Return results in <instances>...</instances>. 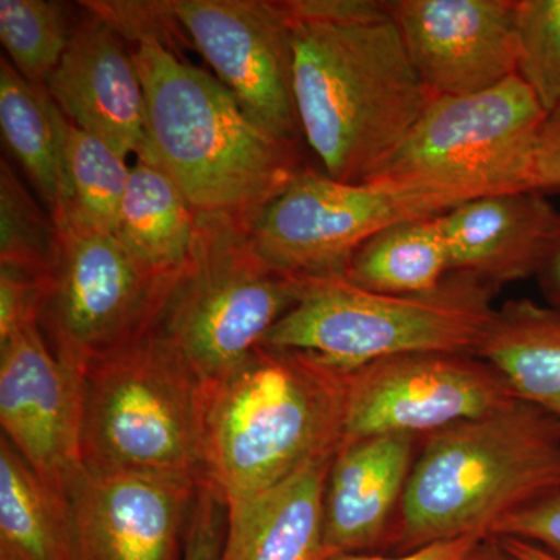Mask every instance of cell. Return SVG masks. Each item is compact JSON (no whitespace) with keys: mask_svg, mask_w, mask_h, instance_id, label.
Segmentation results:
<instances>
[{"mask_svg":"<svg viewBox=\"0 0 560 560\" xmlns=\"http://www.w3.org/2000/svg\"><path fill=\"white\" fill-rule=\"evenodd\" d=\"M412 434L342 442L326 490V547L330 558L361 555L389 539L415 466Z\"/></svg>","mask_w":560,"mask_h":560,"instance_id":"obj_18","label":"cell"},{"mask_svg":"<svg viewBox=\"0 0 560 560\" xmlns=\"http://www.w3.org/2000/svg\"><path fill=\"white\" fill-rule=\"evenodd\" d=\"M517 75L551 113L560 105V0H517Z\"/></svg>","mask_w":560,"mask_h":560,"instance_id":"obj_28","label":"cell"},{"mask_svg":"<svg viewBox=\"0 0 560 560\" xmlns=\"http://www.w3.org/2000/svg\"><path fill=\"white\" fill-rule=\"evenodd\" d=\"M451 275V256L441 215L397 221L368 238L350 257L345 278L360 289L418 294Z\"/></svg>","mask_w":560,"mask_h":560,"instance_id":"obj_23","label":"cell"},{"mask_svg":"<svg viewBox=\"0 0 560 560\" xmlns=\"http://www.w3.org/2000/svg\"><path fill=\"white\" fill-rule=\"evenodd\" d=\"M499 539L518 560H560L551 552L537 547V545L529 544V541L510 539V537H499Z\"/></svg>","mask_w":560,"mask_h":560,"instance_id":"obj_36","label":"cell"},{"mask_svg":"<svg viewBox=\"0 0 560 560\" xmlns=\"http://www.w3.org/2000/svg\"><path fill=\"white\" fill-rule=\"evenodd\" d=\"M154 154L197 215L246 226L304 171L300 145L256 124L237 98L178 51L135 44Z\"/></svg>","mask_w":560,"mask_h":560,"instance_id":"obj_3","label":"cell"},{"mask_svg":"<svg viewBox=\"0 0 560 560\" xmlns=\"http://www.w3.org/2000/svg\"><path fill=\"white\" fill-rule=\"evenodd\" d=\"M451 195L341 183L305 167L248 226L250 243L276 270L301 278L342 276L368 238L397 221L442 215Z\"/></svg>","mask_w":560,"mask_h":560,"instance_id":"obj_10","label":"cell"},{"mask_svg":"<svg viewBox=\"0 0 560 560\" xmlns=\"http://www.w3.org/2000/svg\"><path fill=\"white\" fill-rule=\"evenodd\" d=\"M334 456L305 464L264 492L226 503L221 560H331L326 490Z\"/></svg>","mask_w":560,"mask_h":560,"instance_id":"obj_19","label":"cell"},{"mask_svg":"<svg viewBox=\"0 0 560 560\" xmlns=\"http://www.w3.org/2000/svg\"><path fill=\"white\" fill-rule=\"evenodd\" d=\"M176 21L246 114L283 142L304 139L289 20L268 0H172Z\"/></svg>","mask_w":560,"mask_h":560,"instance_id":"obj_12","label":"cell"},{"mask_svg":"<svg viewBox=\"0 0 560 560\" xmlns=\"http://www.w3.org/2000/svg\"><path fill=\"white\" fill-rule=\"evenodd\" d=\"M84 11L46 90L73 125L125 161L135 154L136 160L160 164L132 47L108 22Z\"/></svg>","mask_w":560,"mask_h":560,"instance_id":"obj_16","label":"cell"},{"mask_svg":"<svg viewBox=\"0 0 560 560\" xmlns=\"http://www.w3.org/2000/svg\"><path fill=\"white\" fill-rule=\"evenodd\" d=\"M430 101L467 97L517 75V0H388Z\"/></svg>","mask_w":560,"mask_h":560,"instance_id":"obj_14","label":"cell"},{"mask_svg":"<svg viewBox=\"0 0 560 560\" xmlns=\"http://www.w3.org/2000/svg\"><path fill=\"white\" fill-rule=\"evenodd\" d=\"M0 425L36 475L69 497L83 477V371L61 360L39 323L0 345Z\"/></svg>","mask_w":560,"mask_h":560,"instance_id":"obj_13","label":"cell"},{"mask_svg":"<svg viewBox=\"0 0 560 560\" xmlns=\"http://www.w3.org/2000/svg\"><path fill=\"white\" fill-rule=\"evenodd\" d=\"M559 215L548 195L536 190L460 202L441 215L451 272L470 276L495 291L536 278Z\"/></svg>","mask_w":560,"mask_h":560,"instance_id":"obj_17","label":"cell"},{"mask_svg":"<svg viewBox=\"0 0 560 560\" xmlns=\"http://www.w3.org/2000/svg\"><path fill=\"white\" fill-rule=\"evenodd\" d=\"M57 259L40 311L50 348L80 371L153 329L176 276H161L114 232L55 220Z\"/></svg>","mask_w":560,"mask_h":560,"instance_id":"obj_9","label":"cell"},{"mask_svg":"<svg viewBox=\"0 0 560 560\" xmlns=\"http://www.w3.org/2000/svg\"><path fill=\"white\" fill-rule=\"evenodd\" d=\"M349 374L315 353L260 345L202 382L205 485L230 503L335 455L345 436Z\"/></svg>","mask_w":560,"mask_h":560,"instance_id":"obj_2","label":"cell"},{"mask_svg":"<svg viewBox=\"0 0 560 560\" xmlns=\"http://www.w3.org/2000/svg\"><path fill=\"white\" fill-rule=\"evenodd\" d=\"M485 536L458 537V539L434 541L427 547L418 548L396 556L341 555L331 560H470Z\"/></svg>","mask_w":560,"mask_h":560,"instance_id":"obj_34","label":"cell"},{"mask_svg":"<svg viewBox=\"0 0 560 560\" xmlns=\"http://www.w3.org/2000/svg\"><path fill=\"white\" fill-rule=\"evenodd\" d=\"M201 388L156 329L92 360L83 372L84 471L205 485Z\"/></svg>","mask_w":560,"mask_h":560,"instance_id":"obj_5","label":"cell"},{"mask_svg":"<svg viewBox=\"0 0 560 560\" xmlns=\"http://www.w3.org/2000/svg\"><path fill=\"white\" fill-rule=\"evenodd\" d=\"M530 190L560 191V105L547 114L534 150Z\"/></svg>","mask_w":560,"mask_h":560,"instance_id":"obj_33","label":"cell"},{"mask_svg":"<svg viewBox=\"0 0 560 560\" xmlns=\"http://www.w3.org/2000/svg\"><path fill=\"white\" fill-rule=\"evenodd\" d=\"M497 293L458 272L418 294L374 293L345 276L305 278L300 301L261 345L304 350L349 371L401 353L477 355Z\"/></svg>","mask_w":560,"mask_h":560,"instance_id":"obj_6","label":"cell"},{"mask_svg":"<svg viewBox=\"0 0 560 560\" xmlns=\"http://www.w3.org/2000/svg\"><path fill=\"white\" fill-rule=\"evenodd\" d=\"M560 492V420L515 400L423 438L389 541L397 552L489 537L501 522Z\"/></svg>","mask_w":560,"mask_h":560,"instance_id":"obj_4","label":"cell"},{"mask_svg":"<svg viewBox=\"0 0 560 560\" xmlns=\"http://www.w3.org/2000/svg\"><path fill=\"white\" fill-rule=\"evenodd\" d=\"M197 223L167 172L156 162L136 160L114 234L151 270L176 276L194 248Z\"/></svg>","mask_w":560,"mask_h":560,"instance_id":"obj_22","label":"cell"},{"mask_svg":"<svg viewBox=\"0 0 560 560\" xmlns=\"http://www.w3.org/2000/svg\"><path fill=\"white\" fill-rule=\"evenodd\" d=\"M518 400L560 420V312L533 300L495 308L480 348Z\"/></svg>","mask_w":560,"mask_h":560,"instance_id":"obj_20","label":"cell"},{"mask_svg":"<svg viewBox=\"0 0 560 560\" xmlns=\"http://www.w3.org/2000/svg\"><path fill=\"white\" fill-rule=\"evenodd\" d=\"M470 560H518L499 537H486L471 555Z\"/></svg>","mask_w":560,"mask_h":560,"instance_id":"obj_37","label":"cell"},{"mask_svg":"<svg viewBox=\"0 0 560 560\" xmlns=\"http://www.w3.org/2000/svg\"><path fill=\"white\" fill-rule=\"evenodd\" d=\"M287 20L302 136L331 179L364 183L430 102L388 0L345 20Z\"/></svg>","mask_w":560,"mask_h":560,"instance_id":"obj_1","label":"cell"},{"mask_svg":"<svg viewBox=\"0 0 560 560\" xmlns=\"http://www.w3.org/2000/svg\"><path fill=\"white\" fill-rule=\"evenodd\" d=\"M200 486L84 474L70 492L77 560H183Z\"/></svg>","mask_w":560,"mask_h":560,"instance_id":"obj_15","label":"cell"},{"mask_svg":"<svg viewBox=\"0 0 560 560\" xmlns=\"http://www.w3.org/2000/svg\"><path fill=\"white\" fill-rule=\"evenodd\" d=\"M62 113L46 88L24 79L5 57L0 60V130L44 208L54 217L65 194L61 156Z\"/></svg>","mask_w":560,"mask_h":560,"instance_id":"obj_24","label":"cell"},{"mask_svg":"<svg viewBox=\"0 0 560 560\" xmlns=\"http://www.w3.org/2000/svg\"><path fill=\"white\" fill-rule=\"evenodd\" d=\"M197 217L194 248L153 329L179 350L202 383L259 348L300 301L305 278L261 259L242 221Z\"/></svg>","mask_w":560,"mask_h":560,"instance_id":"obj_7","label":"cell"},{"mask_svg":"<svg viewBox=\"0 0 560 560\" xmlns=\"http://www.w3.org/2000/svg\"><path fill=\"white\" fill-rule=\"evenodd\" d=\"M73 27L66 3L0 0V40L13 68L46 88L68 50Z\"/></svg>","mask_w":560,"mask_h":560,"instance_id":"obj_26","label":"cell"},{"mask_svg":"<svg viewBox=\"0 0 560 560\" xmlns=\"http://www.w3.org/2000/svg\"><path fill=\"white\" fill-rule=\"evenodd\" d=\"M0 560H77L69 497L0 438Z\"/></svg>","mask_w":560,"mask_h":560,"instance_id":"obj_21","label":"cell"},{"mask_svg":"<svg viewBox=\"0 0 560 560\" xmlns=\"http://www.w3.org/2000/svg\"><path fill=\"white\" fill-rule=\"evenodd\" d=\"M80 5L108 22L130 46L140 40L153 39L178 51L175 38H186V33L176 21L172 0H94L81 2Z\"/></svg>","mask_w":560,"mask_h":560,"instance_id":"obj_29","label":"cell"},{"mask_svg":"<svg viewBox=\"0 0 560 560\" xmlns=\"http://www.w3.org/2000/svg\"><path fill=\"white\" fill-rule=\"evenodd\" d=\"M49 279L16 268L0 267V345L39 323Z\"/></svg>","mask_w":560,"mask_h":560,"instance_id":"obj_30","label":"cell"},{"mask_svg":"<svg viewBox=\"0 0 560 560\" xmlns=\"http://www.w3.org/2000/svg\"><path fill=\"white\" fill-rule=\"evenodd\" d=\"M545 119L547 110L518 75L480 94L433 98L364 183L460 201L530 190Z\"/></svg>","mask_w":560,"mask_h":560,"instance_id":"obj_8","label":"cell"},{"mask_svg":"<svg viewBox=\"0 0 560 560\" xmlns=\"http://www.w3.org/2000/svg\"><path fill=\"white\" fill-rule=\"evenodd\" d=\"M60 232L5 158L0 160V267L49 279Z\"/></svg>","mask_w":560,"mask_h":560,"instance_id":"obj_27","label":"cell"},{"mask_svg":"<svg viewBox=\"0 0 560 560\" xmlns=\"http://www.w3.org/2000/svg\"><path fill=\"white\" fill-rule=\"evenodd\" d=\"M62 194L54 220L114 232L131 167L105 142L61 116Z\"/></svg>","mask_w":560,"mask_h":560,"instance_id":"obj_25","label":"cell"},{"mask_svg":"<svg viewBox=\"0 0 560 560\" xmlns=\"http://www.w3.org/2000/svg\"><path fill=\"white\" fill-rule=\"evenodd\" d=\"M489 537L529 541L560 559V492L501 522Z\"/></svg>","mask_w":560,"mask_h":560,"instance_id":"obj_32","label":"cell"},{"mask_svg":"<svg viewBox=\"0 0 560 560\" xmlns=\"http://www.w3.org/2000/svg\"><path fill=\"white\" fill-rule=\"evenodd\" d=\"M226 534V503L210 486L198 488L187 526L183 560H221Z\"/></svg>","mask_w":560,"mask_h":560,"instance_id":"obj_31","label":"cell"},{"mask_svg":"<svg viewBox=\"0 0 560 560\" xmlns=\"http://www.w3.org/2000/svg\"><path fill=\"white\" fill-rule=\"evenodd\" d=\"M518 400L492 364L471 353L415 352L350 371L342 442L434 431Z\"/></svg>","mask_w":560,"mask_h":560,"instance_id":"obj_11","label":"cell"},{"mask_svg":"<svg viewBox=\"0 0 560 560\" xmlns=\"http://www.w3.org/2000/svg\"><path fill=\"white\" fill-rule=\"evenodd\" d=\"M536 280L545 304L560 312V215L550 249L537 272Z\"/></svg>","mask_w":560,"mask_h":560,"instance_id":"obj_35","label":"cell"}]
</instances>
